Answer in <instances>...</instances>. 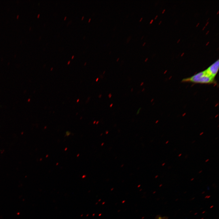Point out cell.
I'll return each instance as SVG.
<instances>
[{"label": "cell", "instance_id": "obj_22", "mask_svg": "<svg viewBox=\"0 0 219 219\" xmlns=\"http://www.w3.org/2000/svg\"><path fill=\"white\" fill-rule=\"evenodd\" d=\"M74 57V56L73 55V56H72V58H71L72 59Z\"/></svg>", "mask_w": 219, "mask_h": 219}, {"label": "cell", "instance_id": "obj_18", "mask_svg": "<svg viewBox=\"0 0 219 219\" xmlns=\"http://www.w3.org/2000/svg\"><path fill=\"white\" fill-rule=\"evenodd\" d=\"M145 42L144 43H143V46H144V45L145 44Z\"/></svg>", "mask_w": 219, "mask_h": 219}, {"label": "cell", "instance_id": "obj_1", "mask_svg": "<svg viewBox=\"0 0 219 219\" xmlns=\"http://www.w3.org/2000/svg\"><path fill=\"white\" fill-rule=\"evenodd\" d=\"M182 82L202 84H212L216 83L214 78L209 76L206 73L205 70L198 73L190 77L183 78Z\"/></svg>", "mask_w": 219, "mask_h": 219}, {"label": "cell", "instance_id": "obj_23", "mask_svg": "<svg viewBox=\"0 0 219 219\" xmlns=\"http://www.w3.org/2000/svg\"><path fill=\"white\" fill-rule=\"evenodd\" d=\"M195 142V141H193V142H192V143H193Z\"/></svg>", "mask_w": 219, "mask_h": 219}, {"label": "cell", "instance_id": "obj_12", "mask_svg": "<svg viewBox=\"0 0 219 219\" xmlns=\"http://www.w3.org/2000/svg\"><path fill=\"white\" fill-rule=\"evenodd\" d=\"M113 104H111L110 105V106H109L110 107H111V106H113Z\"/></svg>", "mask_w": 219, "mask_h": 219}, {"label": "cell", "instance_id": "obj_15", "mask_svg": "<svg viewBox=\"0 0 219 219\" xmlns=\"http://www.w3.org/2000/svg\"><path fill=\"white\" fill-rule=\"evenodd\" d=\"M153 20L152 19V20H151V22H150V23H152V21H153Z\"/></svg>", "mask_w": 219, "mask_h": 219}, {"label": "cell", "instance_id": "obj_16", "mask_svg": "<svg viewBox=\"0 0 219 219\" xmlns=\"http://www.w3.org/2000/svg\"><path fill=\"white\" fill-rule=\"evenodd\" d=\"M98 80V78H97L96 81V82Z\"/></svg>", "mask_w": 219, "mask_h": 219}, {"label": "cell", "instance_id": "obj_29", "mask_svg": "<svg viewBox=\"0 0 219 219\" xmlns=\"http://www.w3.org/2000/svg\"><path fill=\"white\" fill-rule=\"evenodd\" d=\"M39 16H40V14H39L38 15V17Z\"/></svg>", "mask_w": 219, "mask_h": 219}, {"label": "cell", "instance_id": "obj_27", "mask_svg": "<svg viewBox=\"0 0 219 219\" xmlns=\"http://www.w3.org/2000/svg\"><path fill=\"white\" fill-rule=\"evenodd\" d=\"M84 17V16H83V17H82V19H83Z\"/></svg>", "mask_w": 219, "mask_h": 219}, {"label": "cell", "instance_id": "obj_21", "mask_svg": "<svg viewBox=\"0 0 219 219\" xmlns=\"http://www.w3.org/2000/svg\"><path fill=\"white\" fill-rule=\"evenodd\" d=\"M91 20V19H90L88 21L89 22Z\"/></svg>", "mask_w": 219, "mask_h": 219}, {"label": "cell", "instance_id": "obj_19", "mask_svg": "<svg viewBox=\"0 0 219 219\" xmlns=\"http://www.w3.org/2000/svg\"><path fill=\"white\" fill-rule=\"evenodd\" d=\"M101 96H102L101 95H100V96L99 95V97L100 98Z\"/></svg>", "mask_w": 219, "mask_h": 219}, {"label": "cell", "instance_id": "obj_9", "mask_svg": "<svg viewBox=\"0 0 219 219\" xmlns=\"http://www.w3.org/2000/svg\"><path fill=\"white\" fill-rule=\"evenodd\" d=\"M202 172V170H200L199 172V173H201Z\"/></svg>", "mask_w": 219, "mask_h": 219}, {"label": "cell", "instance_id": "obj_10", "mask_svg": "<svg viewBox=\"0 0 219 219\" xmlns=\"http://www.w3.org/2000/svg\"><path fill=\"white\" fill-rule=\"evenodd\" d=\"M158 219H163L162 217H159L158 218Z\"/></svg>", "mask_w": 219, "mask_h": 219}, {"label": "cell", "instance_id": "obj_24", "mask_svg": "<svg viewBox=\"0 0 219 219\" xmlns=\"http://www.w3.org/2000/svg\"><path fill=\"white\" fill-rule=\"evenodd\" d=\"M70 62V61H69V62H68V64H69Z\"/></svg>", "mask_w": 219, "mask_h": 219}, {"label": "cell", "instance_id": "obj_5", "mask_svg": "<svg viewBox=\"0 0 219 219\" xmlns=\"http://www.w3.org/2000/svg\"><path fill=\"white\" fill-rule=\"evenodd\" d=\"M209 159H207V160H206L205 161V162H208V161H209Z\"/></svg>", "mask_w": 219, "mask_h": 219}, {"label": "cell", "instance_id": "obj_14", "mask_svg": "<svg viewBox=\"0 0 219 219\" xmlns=\"http://www.w3.org/2000/svg\"><path fill=\"white\" fill-rule=\"evenodd\" d=\"M142 19H143V18H141L140 20V21H141V20Z\"/></svg>", "mask_w": 219, "mask_h": 219}, {"label": "cell", "instance_id": "obj_7", "mask_svg": "<svg viewBox=\"0 0 219 219\" xmlns=\"http://www.w3.org/2000/svg\"><path fill=\"white\" fill-rule=\"evenodd\" d=\"M182 155V154L181 153L180 154L178 155V157H180V156H181Z\"/></svg>", "mask_w": 219, "mask_h": 219}, {"label": "cell", "instance_id": "obj_26", "mask_svg": "<svg viewBox=\"0 0 219 219\" xmlns=\"http://www.w3.org/2000/svg\"><path fill=\"white\" fill-rule=\"evenodd\" d=\"M66 18V17H65V18H64V20H65Z\"/></svg>", "mask_w": 219, "mask_h": 219}, {"label": "cell", "instance_id": "obj_11", "mask_svg": "<svg viewBox=\"0 0 219 219\" xmlns=\"http://www.w3.org/2000/svg\"><path fill=\"white\" fill-rule=\"evenodd\" d=\"M143 84H144V82H142L141 84L140 85H141V86H142V85Z\"/></svg>", "mask_w": 219, "mask_h": 219}, {"label": "cell", "instance_id": "obj_28", "mask_svg": "<svg viewBox=\"0 0 219 219\" xmlns=\"http://www.w3.org/2000/svg\"><path fill=\"white\" fill-rule=\"evenodd\" d=\"M144 90V89H142V91H143Z\"/></svg>", "mask_w": 219, "mask_h": 219}, {"label": "cell", "instance_id": "obj_6", "mask_svg": "<svg viewBox=\"0 0 219 219\" xmlns=\"http://www.w3.org/2000/svg\"><path fill=\"white\" fill-rule=\"evenodd\" d=\"M203 134V132H202L201 133H200V135H202Z\"/></svg>", "mask_w": 219, "mask_h": 219}, {"label": "cell", "instance_id": "obj_8", "mask_svg": "<svg viewBox=\"0 0 219 219\" xmlns=\"http://www.w3.org/2000/svg\"><path fill=\"white\" fill-rule=\"evenodd\" d=\"M165 164V163H163L162 164V166H163Z\"/></svg>", "mask_w": 219, "mask_h": 219}, {"label": "cell", "instance_id": "obj_4", "mask_svg": "<svg viewBox=\"0 0 219 219\" xmlns=\"http://www.w3.org/2000/svg\"><path fill=\"white\" fill-rule=\"evenodd\" d=\"M112 96V95L111 94H109V98H110Z\"/></svg>", "mask_w": 219, "mask_h": 219}, {"label": "cell", "instance_id": "obj_17", "mask_svg": "<svg viewBox=\"0 0 219 219\" xmlns=\"http://www.w3.org/2000/svg\"><path fill=\"white\" fill-rule=\"evenodd\" d=\"M147 60H148V58H147L145 59V61H147Z\"/></svg>", "mask_w": 219, "mask_h": 219}, {"label": "cell", "instance_id": "obj_2", "mask_svg": "<svg viewBox=\"0 0 219 219\" xmlns=\"http://www.w3.org/2000/svg\"><path fill=\"white\" fill-rule=\"evenodd\" d=\"M219 61L218 60L216 61L205 70L206 73L209 76L214 78L218 71Z\"/></svg>", "mask_w": 219, "mask_h": 219}, {"label": "cell", "instance_id": "obj_30", "mask_svg": "<svg viewBox=\"0 0 219 219\" xmlns=\"http://www.w3.org/2000/svg\"><path fill=\"white\" fill-rule=\"evenodd\" d=\"M104 72H105V71H104L103 73V74L104 73Z\"/></svg>", "mask_w": 219, "mask_h": 219}, {"label": "cell", "instance_id": "obj_13", "mask_svg": "<svg viewBox=\"0 0 219 219\" xmlns=\"http://www.w3.org/2000/svg\"><path fill=\"white\" fill-rule=\"evenodd\" d=\"M169 142V141H167L165 142V144H167Z\"/></svg>", "mask_w": 219, "mask_h": 219}, {"label": "cell", "instance_id": "obj_25", "mask_svg": "<svg viewBox=\"0 0 219 219\" xmlns=\"http://www.w3.org/2000/svg\"><path fill=\"white\" fill-rule=\"evenodd\" d=\"M133 90V89H131V91H132Z\"/></svg>", "mask_w": 219, "mask_h": 219}, {"label": "cell", "instance_id": "obj_20", "mask_svg": "<svg viewBox=\"0 0 219 219\" xmlns=\"http://www.w3.org/2000/svg\"><path fill=\"white\" fill-rule=\"evenodd\" d=\"M119 59V58H118L117 59V61H118V60Z\"/></svg>", "mask_w": 219, "mask_h": 219}, {"label": "cell", "instance_id": "obj_3", "mask_svg": "<svg viewBox=\"0 0 219 219\" xmlns=\"http://www.w3.org/2000/svg\"><path fill=\"white\" fill-rule=\"evenodd\" d=\"M141 109V108H140L138 110V111H137V114H138L139 113V112H140V110Z\"/></svg>", "mask_w": 219, "mask_h": 219}]
</instances>
